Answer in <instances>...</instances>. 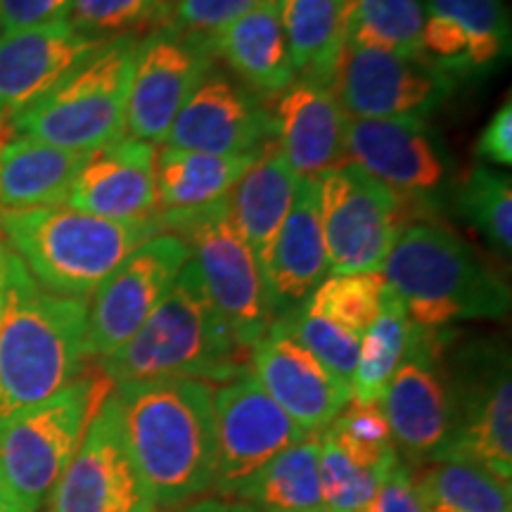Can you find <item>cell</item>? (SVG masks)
Returning <instances> with one entry per match:
<instances>
[{
	"label": "cell",
	"instance_id": "b9f144b4",
	"mask_svg": "<svg viewBox=\"0 0 512 512\" xmlns=\"http://www.w3.org/2000/svg\"><path fill=\"white\" fill-rule=\"evenodd\" d=\"M477 157L496 166L512 164V105L510 98L498 107V112L484 126L475 147Z\"/></svg>",
	"mask_w": 512,
	"mask_h": 512
},
{
	"label": "cell",
	"instance_id": "9a60e30c",
	"mask_svg": "<svg viewBox=\"0 0 512 512\" xmlns=\"http://www.w3.org/2000/svg\"><path fill=\"white\" fill-rule=\"evenodd\" d=\"M211 48L174 29L138 43L126 102V136L159 143L211 69Z\"/></svg>",
	"mask_w": 512,
	"mask_h": 512
},
{
	"label": "cell",
	"instance_id": "ee69618b",
	"mask_svg": "<svg viewBox=\"0 0 512 512\" xmlns=\"http://www.w3.org/2000/svg\"><path fill=\"white\" fill-rule=\"evenodd\" d=\"M8 261H10V249L3 240H0V309H3L5 280H8Z\"/></svg>",
	"mask_w": 512,
	"mask_h": 512
},
{
	"label": "cell",
	"instance_id": "ac0fdd59",
	"mask_svg": "<svg viewBox=\"0 0 512 512\" xmlns=\"http://www.w3.org/2000/svg\"><path fill=\"white\" fill-rule=\"evenodd\" d=\"M273 138V117L249 88L226 74L209 72L176 114L166 150L207 155H249Z\"/></svg>",
	"mask_w": 512,
	"mask_h": 512
},
{
	"label": "cell",
	"instance_id": "836d02e7",
	"mask_svg": "<svg viewBox=\"0 0 512 512\" xmlns=\"http://www.w3.org/2000/svg\"><path fill=\"white\" fill-rule=\"evenodd\" d=\"M430 15L458 22L470 36L467 69H484L510 50V19L503 0H427Z\"/></svg>",
	"mask_w": 512,
	"mask_h": 512
},
{
	"label": "cell",
	"instance_id": "484cf974",
	"mask_svg": "<svg viewBox=\"0 0 512 512\" xmlns=\"http://www.w3.org/2000/svg\"><path fill=\"white\" fill-rule=\"evenodd\" d=\"M256 152L207 155V152L164 150L155 159L157 207L162 214H183L228 197Z\"/></svg>",
	"mask_w": 512,
	"mask_h": 512
},
{
	"label": "cell",
	"instance_id": "7a4b0ae2",
	"mask_svg": "<svg viewBox=\"0 0 512 512\" xmlns=\"http://www.w3.org/2000/svg\"><path fill=\"white\" fill-rule=\"evenodd\" d=\"M86 299L43 290L10 252L0 309V432L81 373Z\"/></svg>",
	"mask_w": 512,
	"mask_h": 512
},
{
	"label": "cell",
	"instance_id": "ab89813d",
	"mask_svg": "<svg viewBox=\"0 0 512 512\" xmlns=\"http://www.w3.org/2000/svg\"><path fill=\"white\" fill-rule=\"evenodd\" d=\"M69 3L72 0H0V31L17 34L67 22Z\"/></svg>",
	"mask_w": 512,
	"mask_h": 512
},
{
	"label": "cell",
	"instance_id": "7dc6e473",
	"mask_svg": "<svg viewBox=\"0 0 512 512\" xmlns=\"http://www.w3.org/2000/svg\"><path fill=\"white\" fill-rule=\"evenodd\" d=\"M5 136H12V133H10V128H8V126H5V128H0V138H5Z\"/></svg>",
	"mask_w": 512,
	"mask_h": 512
},
{
	"label": "cell",
	"instance_id": "603a6c76",
	"mask_svg": "<svg viewBox=\"0 0 512 512\" xmlns=\"http://www.w3.org/2000/svg\"><path fill=\"white\" fill-rule=\"evenodd\" d=\"M328 249L320 221L318 178H299L292 207L264 271L273 316L299 309L328 278Z\"/></svg>",
	"mask_w": 512,
	"mask_h": 512
},
{
	"label": "cell",
	"instance_id": "f6af8a7d",
	"mask_svg": "<svg viewBox=\"0 0 512 512\" xmlns=\"http://www.w3.org/2000/svg\"><path fill=\"white\" fill-rule=\"evenodd\" d=\"M0 512H24V510H19L15 503L5 501V498H3V496H0Z\"/></svg>",
	"mask_w": 512,
	"mask_h": 512
},
{
	"label": "cell",
	"instance_id": "7402d4cb",
	"mask_svg": "<svg viewBox=\"0 0 512 512\" xmlns=\"http://www.w3.org/2000/svg\"><path fill=\"white\" fill-rule=\"evenodd\" d=\"M273 136L299 178H320L349 166L344 150L347 117L323 83L297 79L278 95Z\"/></svg>",
	"mask_w": 512,
	"mask_h": 512
},
{
	"label": "cell",
	"instance_id": "3957f363",
	"mask_svg": "<svg viewBox=\"0 0 512 512\" xmlns=\"http://www.w3.org/2000/svg\"><path fill=\"white\" fill-rule=\"evenodd\" d=\"M242 354L245 349L209 302L195 261L188 259L136 335L102 358V375L112 384L171 377L226 384L247 373Z\"/></svg>",
	"mask_w": 512,
	"mask_h": 512
},
{
	"label": "cell",
	"instance_id": "e0dca14e",
	"mask_svg": "<svg viewBox=\"0 0 512 512\" xmlns=\"http://www.w3.org/2000/svg\"><path fill=\"white\" fill-rule=\"evenodd\" d=\"M249 354L256 382L309 434L328 430L351 403V384L309 354L280 318L273 320Z\"/></svg>",
	"mask_w": 512,
	"mask_h": 512
},
{
	"label": "cell",
	"instance_id": "8d00e7d4",
	"mask_svg": "<svg viewBox=\"0 0 512 512\" xmlns=\"http://www.w3.org/2000/svg\"><path fill=\"white\" fill-rule=\"evenodd\" d=\"M290 335L302 347L318 358L332 375L351 384L356 373L358 354H361V337L344 330L335 320L320 316L302 304L285 316H280Z\"/></svg>",
	"mask_w": 512,
	"mask_h": 512
},
{
	"label": "cell",
	"instance_id": "9c48e42d",
	"mask_svg": "<svg viewBox=\"0 0 512 512\" xmlns=\"http://www.w3.org/2000/svg\"><path fill=\"white\" fill-rule=\"evenodd\" d=\"M318 195L330 271L382 273L389 249L406 228L401 192L349 164L320 176Z\"/></svg>",
	"mask_w": 512,
	"mask_h": 512
},
{
	"label": "cell",
	"instance_id": "5bb4252c",
	"mask_svg": "<svg viewBox=\"0 0 512 512\" xmlns=\"http://www.w3.org/2000/svg\"><path fill=\"white\" fill-rule=\"evenodd\" d=\"M441 349L439 330L413 325L406 356L380 401L392 439L418 463L437 458L453 430V387L439 363Z\"/></svg>",
	"mask_w": 512,
	"mask_h": 512
},
{
	"label": "cell",
	"instance_id": "2e32d148",
	"mask_svg": "<svg viewBox=\"0 0 512 512\" xmlns=\"http://www.w3.org/2000/svg\"><path fill=\"white\" fill-rule=\"evenodd\" d=\"M439 460H463L510 484L512 477V380L508 356H479L453 389V430Z\"/></svg>",
	"mask_w": 512,
	"mask_h": 512
},
{
	"label": "cell",
	"instance_id": "4316f807",
	"mask_svg": "<svg viewBox=\"0 0 512 512\" xmlns=\"http://www.w3.org/2000/svg\"><path fill=\"white\" fill-rule=\"evenodd\" d=\"M347 0H280V19L294 74L330 86L344 46Z\"/></svg>",
	"mask_w": 512,
	"mask_h": 512
},
{
	"label": "cell",
	"instance_id": "bcb514c9",
	"mask_svg": "<svg viewBox=\"0 0 512 512\" xmlns=\"http://www.w3.org/2000/svg\"><path fill=\"white\" fill-rule=\"evenodd\" d=\"M292 512H330L328 508H309V510H292Z\"/></svg>",
	"mask_w": 512,
	"mask_h": 512
},
{
	"label": "cell",
	"instance_id": "ba28073f",
	"mask_svg": "<svg viewBox=\"0 0 512 512\" xmlns=\"http://www.w3.org/2000/svg\"><path fill=\"white\" fill-rule=\"evenodd\" d=\"M190 247L209 302L242 349H252L273 323L264 271L230 219L228 197L183 214H162Z\"/></svg>",
	"mask_w": 512,
	"mask_h": 512
},
{
	"label": "cell",
	"instance_id": "8fae6325",
	"mask_svg": "<svg viewBox=\"0 0 512 512\" xmlns=\"http://www.w3.org/2000/svg\"><path fill=\"white\" fill-rule=\"evenodd\" d=\"M211 401L216 427V475L211 489L228 498L278 453L311 437L264 392L252 373L221 384L211 392Z\"/></svg>",
	"mask_w": 512,
	"mask_h": 512
},
{
	"label": "cell",
	"instance_id": "74e56055",
	"mask_svg": "<svg viewBox=\"0 0 512 512\" xmlns=\"http://www.w3.org/2000/svg\"><path fill=\"white\" fill-rule=\"evenodd\" d=\"M162 0H72L67 22L83 36L110 41L112 34L136 27L155 15Z\"/></svg>",
	"mask_w": 512,
	"mask_h": 512
},
{
	"label": "cell",
	"instance_id": "52a82bcc",
	"mask_svg": "<svg viewBox=\"0 0 512 512\" xmlns=\"http://www.w3.org/2000/svg\"><path fill=\"white\" fill-rule=\"evenodd\" d=\"M110 394V377L79 375L53 399L5 427L0 432V496L19 510L38 512Z\"/></svg>",
	"mask_w": 512,
	"mask_h": 512
},
{
	"label": "cell",
	"instance_id": "4dcf8cb0",
	"mask_svg": "<svg viewBox=\"0 0 512 512\" xmlns=\"http://www.w3.org/2000/svg\"><path fill=\"white\" fill-rule=\"evenodd\" d=\"M422 29L425 10L420 0H351L347 5L344 43L408 60H425Z\"/></svg>",
	"mask_w": 512,
	"mask_h": 512
},
{
	"label": "cell",
	"instance_id": "1f68e13d",
	"mask_svg": "<svg viewBox=\"0 0 512 512\" xmlns=\"http://www.w3.org/2000/svg\"><path fill=\"white\" fill-rule=\"evenodd\" d=\"M384 287L382 273L332 275L311 292L304 306L363 337L380 311Z\"/></svg>",
	"mask_w": 512,
	"mask_h": 512
},
{
	"label": "cell",
	"instance_id": "4fadbf2b",
	"mask_svg": "<svg viewBox=\"0 0 512 512\" xmlns=\"http://www.w3.org/2000/svg\"><path fill=\"white\" fill-rule=\"evenodd\" d=\"M328 88L347 119H422L446 98L451 79L430 57L408 60L344 43Z\"/></svg>",
	"mask_w": 512,
	"mask_h": 512
},
{
	"label": "cell",
	"instance_id": "d4e9b609",
	"mask_svg": "<svg viewBox=\"0 0 512 512\" xmlns=\"http://www.w3.org/2000/svg\"><path fill=\"white\" fill-rule=\"evenodd\" d=\"M211 53L221 55L254 95L273 98L294 81L280 0H259L211 43Z\"/></svg>",
	"mask_w": 512,
	"mask_h": 512
},
{
	"label": "cell",
	"instance_id": "e575fe53",
	"mask_svg": "<svg viewBox=\"0 0 512 512\" xmlns=\"http://www.w3.org/2000/svg\"><path fill=\"white\" fill-rule=\"evenodd\" d=\"M328 437L351 463L366 470H380L399 460L389 422L380 406H361L351 401L328 427Z\"/></svg>",
	"mask_w": 512,
	"mask_h": 512
},
{
	"label": "cell",
	"instance_id": "d6a6232c",
	"mask_svg": "<svg viewBox=\"0 0 512 512\" xmlns=\"http://www.w3.org/2000/svg\"><path fill=\"white\" fill-rule=\"evenodd\" d=\"M460 211L477 233L496 249L510 254L512 247V185L510 176L479 164L470 171L458 195Z\"/></svg>",
	"mask_w": 512,
	"mask_h": 512
},
{
	"label": "cell",
	"instance_id": "ffe728a7",
	"mask_svg": "<svg viewBox=\"0 0 512 512\" xmlns=\"http://www.w3.org/2000/svg\"><path fill=\"white\" fill-rule=\"evenodd\" d=\"M347 162L396 192H430L444 183L446 162L422 119H347Z\"/></svg>",
	"mask_w": 512,
	"mask_h": 512
},
{
	"label": "cell",
	"instance_id": "f546056e",
	"mask_svg": "<svg viewBox=\"0 0 512 512\" xmlns=\"http://www.w3.org/2000/svg\"><path fill=\"white\" fill-rule=\"evenodd\" d=\"M413 482L422 512H510V484L463 460H439Z\"/></svg>",
	"mask_w": 512,
	"mask_h": 512
},
{
	"label": "cell",
	"instance_id": "f35d334b",
	"mask_svg": "<svg viewBox=\"0 0 512 512\" xmlns=\"http://www.w3.org/2000/svg\"><path fill=\"white\" fill-rule=\"evenodd\" d=\"M256 3L259 0H174L166 17L169 29L211 48V43Z\"/></svg>",
	"mask_w": 512,
	"mask_h": 512
},
{
	"label": "cell",
	"instance_id": "f1b7e54d",
	"mask_svg": "<svg viewBox=\"0 0 512 512\" xmlns=\"http://www.w3.org/2000/svg\"><path fill=\"white\" fill-rule=\"evenodd\" d=\"M413 335V323L399 299L384 287L380 311L361 337L356 373L351 377V401L380 406L384 389L399 368Z\"/></svg>",
	"mask_w": 512,
	"mask_h": 512
},
{
	"label": "cell",
	"instance_id": "83f0119b",
	"mask_svg": "<svg viewBox=\"0 0 512 512\" xmlns=\"http://www.w3.org/2000/svg\"><path fill=\"white\" fill-rule=\"evenodd\" d=\"M233 498L252 503L264 512L323 508L318 434H311L299 444L278 453Z\"/></svg>",
	"mask_w": 512,
	"mask_h": 512
},
{
	"label": "cell",
	"instance_id": "30bf717a",
	"mask_svg": "<svg viewBox=\"0 0 512 512\" xmlns=\"http://www.w3.org/2000/svg\"><path fill=\"white\" fill-rule=\"evenodd\" d=\"M188 259L190 247L176 233L155 235L133 249L93 292L83 337L86 358L102 361L124 347L166 297Z\"/></svg>",
	"mask_w": 512,
	"mask_h": 512
},
{
	"label": "cell",
	"instance_id": "681fc988",
	"mask_svg": "<svg viewBox=\"0 0 512 512\" xmlns=\"http://www.w3.org/2000/svg\"><path fill=\"white\" fill-rule=\"evenodd\" d=\"M347 3H351V0H347Z\"/></svg>",
	"mask_w": 512,
	"mask_h": 512
},
{
	"label": "cell",
	"instance_id": "277c9868",
	"mask_svg": "<svg viewBox=\"0 0 512 512\" xmlns=\"http://www.w3.org/2000/svg\"><path fill=\"white\" fill-rule=\"evenodd\" d=\"M389 292L413 325L441 330L456 320L503 318L510 287L453 230L418 223L399 233L382 266Z\"/></svg>",
	"mask_w": 512,
	"mask_h": 512
},
{
	"label": "cell",
	"instance_id": "7bdbcfd3",
	"mask_svg": "<svg viewBox=\"0 0 512 512\" xmlns=\"http://www.w3.org/2000/svg\"><path fill=\"white\" fill-rule=\"evenodd\" d=\"M166 512H264L247 501H235V498H202V501H190L178 505Z\"/></svg>",
	"mask_w": 512,
	"mask_h": 512
},
{
	"label": "cell",
	"instance_id": "8992f818",
	"mask_svg": "<svg viewBox=\"0 0 512 512\" xmlns=\"http://www.w3.org/2000/svg\"><path fill=\"white\" fill-rule=\"evenodd\" d=\"M138 41L117 36L83 57L41 98L8 121L12 136L93 152L126 136V102Z\"/></svg>",
	"mask_w": 512,
	"mask_h": 512
},
{
	"label": "cell",
	"instance_id": "cb8c5ba5",
	"mask_svg": "<svg viewBox=\"0 0 512 512\" xmlns=\"http://www.w3.org/2000/svg\"><path fill=\"white\" fill-rule=\"evenodd\" d=\"M294 174L275 140L256 150L252 164L228 192V209L235 228L247 240L261 271H266L275 238L287 219L297 192Z\"/></svg>",
	"mask_w": 512,
	"mask_h": 512
},
{
	"label": "cell",
	"instance_id": "6da1fadb",
	"mask_svg": "<svg viewBox=\"0 0 512 512\" xmlns=\"http://www.w3.org/2000/svg\"><path fill=\"white\" fill-rule=\"evenodd\" d=\"M124 437L157 508L174 510L214 486L216 427L211 387L200 380L117 384Z\"/></svg>",
	"mask_w": 512,
	"mask_h": 512
},
{
	"label": "cell",
	"instance_id": "c3c4849f",
	"mask_svg": "<svg viewBox=\"0 0 512 512\" xmlns=\"http://www.w3.org/2000/svg\"><path fill=\"white\" fill-rule=\"evenodd\" d=\"M0 36H3V31H0Z\"/></svg>",
	"mask_w": 512,
	"mask_h": 512
},
{
	"label": "cell",
	"instance_id": "60d3db41",
	"mask_svg": "<svg viewBox=\"0 0 512 512\" xmlns=\"http://www.w3.org/2000/svg\"><path fill=\"white\" fill-rule=\"evenodd\" d=\"M368 512H422L411 470L401 460H396L382 479Z\"/></svg>",
	"mask_w": 512,
	"mask_h": 512
},
{
	"label": "cell",
	"instance_id": "d590c367",
	"mask_svg": "<svg viewBox=\"0 0 512 512\" xmlns=\"http://www.w3.org/2000/svg\"><path fill=\"white\" fill-rule=\"evenodd\" d=\"M396 463V460H394ZM392 463V465H394ZM392 465L380 470L358 467L339 451L328 434L320 437V496L330 512H368Z\"/></svg>",
	"mask_w": 512,
	"mask_h": 512
},
{
	"label": "cell",
	"instance_id": "d6986e66",
	"mask_svg": "<svg viewBox=\"0 0 512 512\" xmlns=\"http://www.w3.org/2000/svg\"><path fill=\"white\" fill-rule=\"evenodd\" d=\"M157 150L131 136L88 155L67 195V207L117 223L159 216L155 188Z\"/></svg>",
	"mask_w": 512,
	"mask_h": 512
},
{
	"label": "cell",
	"instance_id": "7c38bea8",
	"mask_svg": "<svg viewBox=\"0 0 512 512\" xmlns=\"http://www.w3.org/2000/svg\"><path fill=\"white\" fill-rule=\"evenodd\" d=\"M50 512H157L128 451L119 406L107 396L50 494Z\"/></svg>",
	"mask_w": 512,
	"mask_h": 512
},
{
	"label": "cell",
	"instance_id": "5b68a950",
	"mask_svg": "<svg viewBox=\"0 0 512 512\" xmlns=\"http://www.w3.org/2000/svg\"><path fill=\"white\" fill-rule=\"evenodd\" d=\"M162 214L117 223L69 207L0 209V238L43 290L88 299L133 249L162 230Z\"/></svg>",
	"mask_w": 512,
	"mask_h": 512
},
{
	"label": "cell",
	"instance_id": "44dd1931",
	"mask_svg": "<svg viewBox=\"0 0 512 512\" xmlns=\"http://www.w3.org/2000/svg\"><path fill=\"white\" fill-rule=\"evenodd\" d=\"M102 43L69 22L0 36V128Z\"/></svg>",
	"mask_w": 512,
	"mask_h": 512
}]
</instances>
